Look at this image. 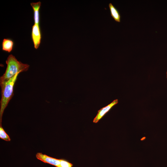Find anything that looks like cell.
<instances>
[{"label": "cell", "instance_id": "obj_8", "mask_svg": "<svg viewBox=\"0 0 167 167\" xmlns=\"http://www.w3.org/2000/svg\"><path fill=\"white\" fill-rule=\"evenodd\" d=\"M14 42L11 40L9 39H4L2 42V50L10 52L12 50Z\"/></svg>", "mask_w": 167, "mask_h": 167}, {"label": "cell", "instance_id": "obj_9", "mask_svg": "<svg viewBox=\"0 0 167 167\" xmlns=\"http://www.w3.org/2000/svg\"><path fill=\"white\" fill-rule=\"evenodd\" d=\"M0 138L6 141H9L11 140L9 136L3 128L2 124H0Z\"/></svg>", "mask_w": 167, "mask_h": 167}, {"label": "cell", "instance_id": "obj_5", "mask_svg": "<svg viewBox=\"0 0 167 167\" xmlns=\"http://www.w3.org/2000/svg\"><path fill=\"white\" fill-rule=\"evenodd\" d=\"M118 102V99L113 101L111 103L100 109L98 111V113L93 120V122L96 123L111 109L114 105Z\"/></svg>", "mask_w": 167, "mask_h": 167}, {"label": "cell", "instance_id": "obj_1", "mask_svg": "<svg viewBox=\"0 0 167 167\" xmlns=\"http://www.w3.org/2000/svg\"><path fill=\"white\" fill-rule=\"evenodd\" d=\"M6 71L0 78V84L7 82L18 73L27 71L29 65L18 61L12 54H10L6 60Z\"/></svg>", "mask_w": 167, "mask_h": 167}, {"label": "cell", "instance_id": "obj_4", "mask_svg": "<svg viewBox=\"0 0 167 167\" xmlns=\"http://www.w3.org/2000/svg\"><path fill=\"white\" fill-rule=\"evenodd\" d=\"M32 37L34 47L36 49L39 46L41 40V32L39 25L34 24L33 25L32 28Z\"/></svg>", "mask_w": 167, "mask_h": 167}, {"label": "cell", "instance_id": "obj_10", "mask_svg": "<svg viewBox=\"0 0 167 167\" xmlns=\"http://www.w3.org/2000/svg\"><path fill=\"white\" fill-rule=\"evenodd\" d=\"M73 164L63 159H60V163L59 167H72Z\"/></svg>", "mask_w": 167, "mask_h": 167}, {"label": "cell", "instance_id": "obj_7", "mask_svg": "<svg viewBox=\"0 0 167 167\" xmlns=\"http://www.w3.org/2000/svg\"><path fill=\"white\" fill-rule=\"evenodd\" d=\"M109 6L111 16L116 21L120 22L121 15L118 10L111 3L109 4Z\"/></svg>", "mask_w": 167, "mask_h": 167}, {"label": "cell", "instance_id": "obj_2", "mask_svg": "<svg viewBox=\"0 0 167 167\" xmlns=\"http://www.w3.org/2000/svg\"><path fill=\"white\" fill-rule=\"evenodd\" d=\"M19 73L16 74L7 82L0 84L1 98L0 101V124H2L3 113L14 95V87Z\"/></svg>", "mask_w": 167, "mask_h": 167}, {"label": "cell", "instance_id": "obj_3", "mask_svg": "<svg viewBox=\"0 0 167 167\" xmlns=\"http://www.w3.org/2000/svg\"><path fill=\"white\" fill-rule=\"evenodd\" d=\"M36 157L37 159L45 163L49 164L56 167H59L60 164V159L49 156L42 153H37Z\"/></svg>", "mask_w": 167, "mask_h": 167}, {"label": "cell", "instance_id": "obj_11", "mask_svg": "<svg viewBox=\"0 0 167 167\" xmlns=\"http://www.w3.org/2000/svg\"><path fill=\"white\" fill-rule=\"evenodd\" d=\"M166 78H167V71H166Z\"/></svg>", "mask_w": 167, "mask_h": 167}, {"label": "cell", "instance_id": "obj_6", "mask_svg": "<svg viewBox=\"0 0 167 167\" xmlns=\"http://www.w3.org/2000/svg\"><path fill=\"white\" fill-rule=\"evenodd\" d=\"M34 11V18L35 24L39 25V9L41 5L40 1L36 2L31 3Z\"/></svg>", "mask_w": 167, "mask_h": 167}]
</instances>
